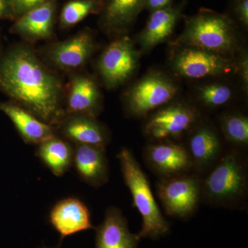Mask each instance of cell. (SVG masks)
Listing matches in <instances>:
<instances>
[{
  "mask_svg": "<svg viewBox=\"0 0 248 248\" xmlns=\"http://www.w3.org/2000/svg\"><path fill=\"white\" fill-rule=\"evenodd\" d=\"M202 180V198L217 207L235 208L246 200L248 169L239 152L223 154Z\"/></svg>",
  "mask_w": 248,
  "mask_h": 248,
  "instance_id": "2",
  "label": "cell"
},
{
  "mask_svg": "<svg viewBox=\"0 0 248 248\" xmlns=\"http://www.w3.org/2000/svg\"><path fill=\"white\" fill-rule=\"evenodd\" d=\"M57 130L60 137L73 145L106 147L109 137L107 129L95 118L81 115H66Z\"/></svg>",
  "mask_w": 248,
  "mask_h": 248,
  "instance_id": "15",
  "label": "cell"
},
{
  "mask_svg": "<svg viewBox=\"0 0 248 248\" xmlns=\"http://www.w3.org/2000/svg\"><path fill=\"white\" fill-rule=\"evenodd\" d=\"M199 97L208 107H218L231 100L232 92L231 88L225 85L207 84L199 89Z\"/></svg>",
  "mask_w": 248,
  "mask_h": 248,
  "instance_id": "25",
  "label": "cell"
},
{
  "mask_svg": "<svg viewBox=\"0 0 248 248\" xmlns=\"http://www.w3.org/2000/svg\"><path fill=\"white\" fill-rule=\"evenodd\" d=\"M171 66L177 75L189 79L223 76L236 66L224 55L192 46L178 51L173 57Z\"/></svg>",
  "mask_w": 248,
  "mask_h": 248,
  "instance_id": "8",
  "label": "cell"
},
{
  "mask_svg": "<svg viewBox=\"0 0 248 248\" xmlns=\"http://www.w3.org/2000/svg\"><path fill=\"white\" fill-rule=\"evenodd\" d=\"M177 92V86L169 78L161 73H150L137 81L127 93V110L134 117H145L170 102Z\"/></svg>",
  "mask_w": 248,
  "mask_h": 248,
  "instance_id": "6",
  "label": "cell"
},
{
  "mask_svg": "<svg viewBox=\"0 0 248 248\" xmlns=\"http://www.w3.org/2000/svg\"><path fill=\"white\" fill-rule=\"evenodd\" d=\"M138 62L139 53L133 41L123 35L104 50L98 61V71L106 86L114 89L131 78Z\"/></svg>",
  "mask_w": 248,
  "mask_h": 248,
  "instance_id": "7",
  "label": "cell"
},
{
  "mask_svg": "<svg viewBox=\"0 0 248 248\" xmlns=\"http://www.w3.org/2000/svg\"><path fill=\"white\" fill-rule=\"evenodd\" d=\"M73 145L56 134L37 145L36 155L53 174L62 177L73 166Z\"/></svg>",
  "mask_w": 248,
  "mask_h": 248,
  "instance_id": "22",
  "label": "cell"
},
{
  "mask_svg": "<svg viewBox=\"0 0 248 248\" xmlns=\"http://www.w3.org/2000/svg\"><path fill=\"white\" fill-rule=\"evenodd\" d=\"M234 11L238 19L244 27L248 25V0H236Z\"/></svg>",
  "mask_w": 248,
  "mask_h": 248,
  "instance_id": "27",
  "label": "cell"
},
{
  "mask_svg": "<svg viewBox=\"0 0 248 248\" xmlns=\"http://www.w3.org/2000/svg\"><path fill=\"white\" fill-rule=\"evenodd\" d=\"M104 6V0H71L62 8L60 25L68 29L76 25L87 16L99 14Z\"/></svg>",
  "mask_w": 248,
  "mask_h": 248,
  "instance_id": "23",
  "label": "cell"
},
{
  "mask_svg": "<svg viewBox=\"0 0 248 248\" xmlns=\"http://www.w3.org/2000/svg\"><path fill=\"white\" fill-rule=\"evenodd\" d=\"M0 89L11 102L55 128L66 115L61 81L26 46L0 57Z\"/></svg>",
  "mask_w": 248,
  "mask_h": 248,
  "instance_id": "1",
  "label": "cell"
},
{
  "mask_svg": "<svg viewBox=\"0 0 248 248\" xmlns=\"http://www.w3.org/2000/svg\"><path fill=\"white\" fill-rule=\"evenodd\" d=\"M202 184L200 175L194 172L160 179L156 193L166 213L180 219L192 216L202 200Z\"/></svg>",
  "mask_w": 248,
  "mask_h": 248,
  "instance_id": "5",
  "label": "cell"
},
{
  "mask_svg": "<svg viewBox=\"0 0 248 248\" xmlns=\"http://www.w3.org/2000/svg\"><path fill=\"white\" fill-rule=\"evenodd\" d=\"M49 222L60 236V242L67 236L94 229L91 213L84 202L76 197L63 199L50 210Z\"/></svg>",
  "mask_w": 248,
  "mask_h": 248,
  "instance_id": "12",
  "label": "cell"
},
{
  "mask_svg": "<svg viewBox=\"0 0 248 248\" xmlns=\"http://www.w3.org/2000/svg\"><path fill=\"white\" fill-rule=\"evenodd\" d=\"M16 18L26 14L31 9L46 2L48 0H10Z\"/></svg>",
  "mask_w": 248,
  "mask_h": 248,
  "instance_id": "26",
  "label": "cell"
},
{
  "mask_svg": "<svg viewBox=\"0 0 248 248\" xmlns=\"http://www.w3.org/2000/svg\"><path fill=\"white\" fill-rule=\"evenodd\" d=\"M96 230L94 248H138V234L129 231L128 221L120 209L110 207Z\"/></svg>",
  "mask_w": 248,
  "mask_h": 248,
  "instance_id": "16",
  "label": "cell"
},
{
  "mask_svg": "<svg viewBox=\"0 0 248 248\" xmlns=\"http://www.w3.org/2000/svg\"><path fill=\"white\" fill-rule=\"evenodd\" d=\"M125 185L131 192L133 205L142 217L140 239H158L169 234L170 225L155 200L149 181L133 153L122 148L117 155Z\"/></svg>",
  "mask_w": 248,
  "mask_h": 248,
  "instance_id": "3",
  "label": "cell"
},
{
  "mask_svg": "<svg viewBox=\"0 0 248 248\" xmlns=\"http://www.w3.org/2000/svg\"><path fill=\"white\" fill-rule=\"evenodd\" d=\"M0 110L7 116L28 144L38 145L56 135V128L13 102H0Z\"/></svg>",
  "mask_w": 248,
  "mask_h": 248,
  "instance_id": "19",
  "label": "cell"
},
{
  "mask_svg": "<svg viewBox=\"0 0 248 248\" xmlns=\"http://www.w3.org/2000/svg\"><path fill=\"white\" fill-rule=\"evenodd\" d=\"M172 0H146L144 9L153 12L172 6Z\"/></svg>",
  "mask_w": 248,
  "mask_h": 248,
  "instance_id": "29",
  "label": "cell"
},
{
  "mask_svg": "<svg viewBox=\"0 0 248 248\" xmlns=\"http://www.w3.org/2000/svg\"><path fill=\"white\" fill-rule=\"evenodd\" d=\"M176 43L226 56L237 47V38L231 18L212 10L202 9L189 18Z\"/></svg>",
  "mask_w": 248,
  "mask_h": 248,
  "instance_id": "4",
  "label": "cell"
},
{
  "mask_svg": "<svg viewBox=\"0 0 248 248\" xmlns=\"http://www.w3.org/2000/svg\"><path fill=\"white\" fill-rule=\"evenodd\" d=\"M186 148L194 172L197 174L211 169L223 154L219 138L207 125L199 127L191 133Z\"/></svg>",
  "mask_w": 248,
  "mask_h": 248,
  "instance_id": "18",
  "label": "cell"
},
{
  "mask_svg": "<svg viewBox=\"0 0 248 248\" xmlns=\"http://www.w3.org/2000/svg\"><path fill=\"white\" fill-rule=\"evenodd\" d=\"M95 48L92 32L85 29L66 40L50 46L45 54L53 66L63 71H72L84 66Z\"/></svg>",
  "mask_w": 248,
  "mask_h": 248,
  "instance_id": "11",
  "label": "cell"
},
{
  "mask_svg": "<svg viewBox=\"0 0 248 248\" xmlns=\"http://www.w3.org/2000/svg\"><path fill=\"white\" fill-rule=\"evenodd\" d=\"M184 6L182 3L151 12L146 27L139 36L142 50H151L169 38L182 17Z\"/></svg>",
  "mask_w": 248,
  "mask_h": 248,
  "instance_id": "20",
  "label": "cell"
},
{
  "mask_svg": "<svg viewBox=\"0 0 248 248\" xmlns=\"http://www.w3.org/2000/svg\"><path fill=\"white\" fill-rule=\"evenodd\" d=\"M0 51H1V46H0Z\"/></svg>",
  "mask_w": 248,
  "mask_h": 248,
  "instance_id": "32",
  "label": "cell"
},
{
  "mask_svg": "<svg viewBox=\"0 0 248 248\" xmlns=\"http://www.w3.org/2000/svg\"><path fill=\"white\" fill-rule=\"evenodd\" d=\"M222 131L232 144L246 147L248 144V119L241 114H230L222 117Z\"/></svg>",
  "mask_w": 248,
  "mask_h": 248,
  "instance_id": "24",
  "label": "cell"
},
{
  "mask_svg": "<svg viewBox=\"0 0 248 248\" xmlns=\"http://www.w3.org/2000/svg\"><path fill=\"white\" fill-rule=\"evenodd\" d=\"M198 117L193 107L179 103L170 104L150 116L145 125V134L154 141H169L189 131L195 126Z\"/></svg>",
  "mask_w": 248,
  "mask_h": 248,
  "instance_id": "9",
  "label": "cell"
},
{
  "mask_svg": "<svg viewBox=\"0 0 248 248\" xmlns=\"http://www.w3.org/2000/svg\"><path fill=\"white\" fill-rule=\"evenodd\" d=\"M13 18L15 15L10 0H0V19Z\"/></svg>",
  "mask_w": 248,
  "mask_h": 248,
  "instance_id": "30",
  "label": "cell"
},
{
  "mask_svg": "<svg viewBox=\"0 0 248 248\" xmlns=\"http://www.w3.org/2000/svg\"><path fill=\"white\" fill-rule=\"evenodd\" d=\"M64 109L66 115L96 118L101 109V94L95 81L84 75L73 76Z\"/></svg>",
  "mask_w": 248,
  "mask_h": 248,
  "instance_id": "17",
  "label": "cell"
},
{
  "mask_svg": "<svg viewBox=\"0 0 248 248\" xmlns=\"http://www.w3.org/2000/svg\"><path fill=\"white\" fill-rule=\"evenodd\" d=\"M56 9V1L48 0L16 18L11 32L29 41L49 40L54 33Z\"/></svg>",
  "mask_w": 248,
  "mask_h": 248,
  "instance_id": "13",
  "label": "cell"
},
{
  "mask_svg": "<svg viewBox=\"0 0 248 248\" xmlns=\"http://www.w3.org/2000/svg\"><path fill=\"white\" fill-rule=\"evenodd\" d=\"M239 68L240 76L243 81V84L245 89H248V56L246 50H244L241 53V58L239 59Z\"/></svg>",
  "mask_w": 248,
  "mask_h": 248,
  "instance_id": "28",
  "label": "cell"
},
{
  "mask_svg": "<svg viewBox=\"0 0 248 248\" xmlns=\"http://www.w3.org/2000/svg\"><path fill=\"white\" fill-rule=\"evenodd\" d=\"M146 0H107L101 11V25L107 32L122 34L144 9Z\"/></svg>",
  "mask_w": 248,
  "mask_h": 248,
  "instance_id": "21",
  "label": "cell"
},
{
  "mask_svg": "<svg viewBox=\"0 0 248 248\" xmlns=\"http://www.w3.org/2000/svg\"><path fill=\"white\" fill-rule=\"evenodd\" d=\"M40 248H60V247H47V246H42V247H41Z\"/></svg>",
  "mask_w": 248,
  "mask_h": 248,
  "instance_id": "31",
  "label": "cell"
},
{
  "mask_svg": "<svg viewBox=\"0 0 248 248\" xmlns=\"http://www.w3.org/2000/svg\"><path fill=\"white\" fill-rule=\"evenodd\" d=\"M145 161L160 179L194 172L186 147L170 141H159L144 150Z\"/></svg>",
  "mask_w": 248,
  "mask_h": 248,
  "instance_id": "10",
  "label": "cell"
},
{
  "mask_svg": "<svg viewBox=\"0 0 248 248\" xmlns=\"http://www.w3.org/2000/svg\"><path fill=\"white\" fill-rule=\"evenodd\" d=\"M73 166L79 177L90 186L99 187L108 181L106 147L73 145Z\"/></svg>",
  "mask_w": 248,
  "mask_h": 248,
  "instance_id": "14",
  "label": "cell"
}]
</instances>
